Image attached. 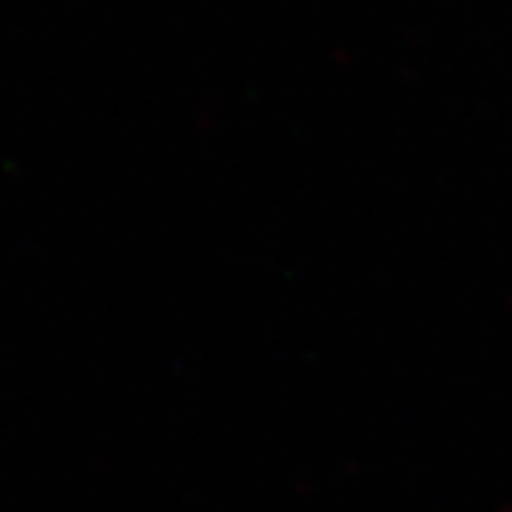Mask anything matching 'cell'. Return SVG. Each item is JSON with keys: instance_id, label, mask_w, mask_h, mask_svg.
<instances>
[]
</instances>
